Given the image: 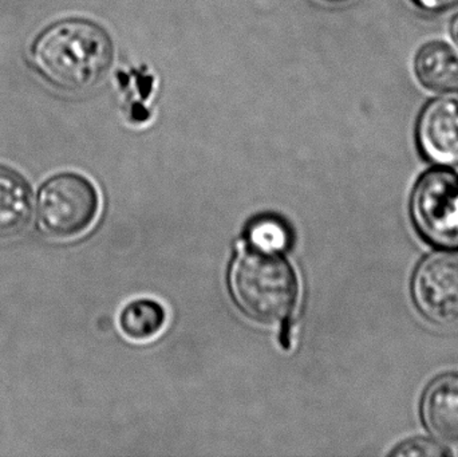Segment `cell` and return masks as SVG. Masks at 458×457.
Here are the masks:
<instances>
[{"mask_svg":"<svg viewBox=\"0 0 458 457\" xmlns=\"http://www.w3.org/2000/svg\"><path fill=\"white\" fill-rule=\"evenodd\" d=\"M452 451L444 447L437 440L427 439V437H414L398 444L390 453V456L409 457V456H449Z\"/></svg>","mask_w":458,"mask_h":457,"instance_id":"7c38bea8","label":"cell"},{"mask_svg":"<svg viewBox=\"0 0 458 457\" xmlns=\"http://www.w3.org/2000/svg\"><path fill=\"white\" fill-rule=\"evenodd\" d=\"M98 190L80 173L56 174L48 179L38 195V224L54 239H72L85 233L98 216Z\"/></svg>","mask_w":458,"mask_h":457,"instance_id":"3957f363","label":"cell"},{"mask_svg":"<svg viewBox=\"0 0 458 457\" xmlns=\"http://www.w3.org/2000/svg\"><path fill=\"white\" fill-rule=\"evenodd\" d=\"M34 201L29 182L16 172L0 166V238H13L31 222Z\"/></svg>","mask_w":458,"mask_h":457,"instance_id":"9c48e42d","label":"cell"},{"mask_svg":"<svg viewBox=\"0 0 458 457\" xmlns=\"http://www.w3.org/2000/svg\"><path fill=\"white\" fill-rule=\"evenodd\" d=\"M416 141L420 152L432 163L458 165V91L441 93L422 107Z\"/></svg>","mask_w":458,"mask_h":457,"instance_id":"8992f818","label":"cell"},{"mask_svg":"<svg viewBox=\"0 0 458 457\" xmlns=\"http://www.w3.org/2000/svg\"><path fill=\"white\" fill-rule=\"evenodd\" d=\"M413 72L428 91H458V51L444 40H430L414 55Z\"/></svg>","mask_w":458,"mask_h":457,"instance_id":"ba28073f","label":"cell"},{"mask_svg":"<svg viewBox=\"0 0 458 457\" xmlns=\"http://www.w3.org/2000/svg\"><path fill=\"white\" fill-rule=\"evenodd\" d=\"M411 292L428 321L458 326V251L444 250L425 258L414 273Z\"/></svg>","mask_w":458,"mask_h":457,"instance_id":"5b68a950","label":"cell"},{"mask_svg":"<svg viewBox=\"0 0 458 457\" xmlns=\"http://www.w3.org/2000/svg\"><path fill=\"white\" fill-rule=\"evenodd\" d=\"M325 2L333 3V4H344V3H349L352 0H325Z\"/></svg>","mask_w":458,"mask_h":457,"instance_id":"9a60e30c","label":"cell"},{"mask_svg":"<svg viewBox=\"0 0 458 457\" xmlns=\"http://www.w3.org/2000/svg\"><path fill=\"white\" fill-rule=\"evenodd\" d=\"M166 325V310L157 300L140 298L123 306L118 326L128 340L147 343L157 337Z\"/></svg>","mask_w":458,"mask_h":457,"instance_id":"30bf717a","label":"cell"},{"mask_svg":"<svg viewBox=\"0 0 458 457\" xmlns=\"http://www.w3.org/2000/svg\"><path fill=\"white\" fill-rule=\"evenodd\" d=\"M115 58L109 32L88 19H64L51 24L35 40V70L64 91L90 90L106 78Z\"/></svg>","mask_w":458,"mask_h":457,"instance_id":"6da1fadb","label":"cell"},{"mask_svg":"<svg viewBox=\"0 0 458 457\" xmlns=\"http://www.w3.org/2000/svg\"><path fill=\"white\" fill-rule=\"evenodd\" d=\"M419 10L427 13H440L458 5V0H411Z\"/></svg>","mask_w":458,"mask_h":457,"instance_id":"4fadbf2b","label":"cell"},{"mask_svg":"<svg viewBox=\"0 0 458 457\" xmlns=\"http://www.w3.org/2000/svg\"><path fill=\"white\" fill-rule=\"evenodd\" d=\"M411 215L428 241L458 247V172L436 168L422 174L411 196Z\"/></svg>","mask_w":458,"mask_h":457,"instance_id":"277c9868","label":"cell"},{"mask_svg":"<svg viewBox=\"0 0 458 457\" xmlns=\"http://www.w3.org/2000/svg\"><path fill=\"white\" fill-rule=\"evenodd\" d=\"M231 284L240 309L260 324H280L298 303V275L279 252L248 250L232 268Z\"/></svg>","mask_w":458,"mask_h":457,"instance_id":"7a4b0ae2","label":"cell"},{"mask_svg":"<svg viewBox=\"0 0 458 457\" xmlns=\"http://www.w3.org/2000/svg\"><path fill=\"white\" fill-rule=\"evenodd\" d=\"M425 426L443 444L458 445V372L438 376L421 402Z\"/></svg>","mask_w":458,"mask_h":457,"instance_id":"52a82bcc","label":"cell"},{"mask_svg":"<svg viewBox=\"0 0 458 457\" xmlns=\"http://www.w3.org/2000/svg\"><path fill=\"white\" fill-rule=\"evenodd\" d=\"M449 35H451L452 42L458 48V13H454V18L449 21Z\"/></svg>","mask_w":458,"mask_h":457,"instance_id":"5bb4252c","label":"cell"},{"mask_svg":"<svg viewBox=\"0 0 458 457\" xmlns=\"http://www.w3.org/2000/svg\"><path fill=\"white\" fill-rule=\"evenodd\" d=\"M250 238L253 249L264 251H282L290 241L287 227L276 219H260L250 227Z\"/></svg>","mask_w":458,"mask_h":457,"instance_id":"8fae6325","label":"cell"}]
</instances>
